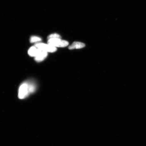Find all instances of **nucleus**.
Returning <instances> with one entry per match:
<instances>
[{"label":"nucleus","mask_w":146,"mask_h":146,"mask_svg":"<svg viewBox=\"0 0 146 146\" xmlns=\"http://www.w3.org/2000/svg\"><path fill=\"white\" fill-rule=\"evenodd\" d=\"M47 43L54 47H64L69 44L68 42L61 39V38H52L49 39Z\"/></svg>","instance_id":"obj_1"},{"label":"nucleus","mask_w":146,"mask_h":146,"mask_svg":"<svg viewBox=\"0 0 146 146\" xmlns=\"http://www.w3.org/2000/svg\"><path fill=\"white\" fill-rule=\"evenodd\" d=\"M30 93H31L30 85L27 83H23L19 87L18 98L20 99H24Z\"/></svg>","instance_id":"obj_2"},{"label":"nucleus","mask_w":146,"mask_h":146,"mask_svg":"<svg viewBox=\"0 0 146 146\" xmlns=\"http://www.w3.org/2000/svg\"><path fill=\"white\" fill-rule=\"evenodd\" d=\"M35 46L40 50L47 52H54L57 50L56 47L52 46L48 43H36Z\"/></svg>","instance_id":"obj_3"},{"label":"nucleus","mask_w":146,"mask_h":146,"mask_svg":"<svg viewBox=\"0 0 146 146\" xmlns=\"http://www.w3.org/2000/svg\"><path fill=\"white\" fill-rule=\"evenodd\" d=\"M41 51V50H40V49L34 46L31 47L29 48L28 51V53L29 56L35 58L38 56Z\"/></svg>","instance_id":"obj_4"},{"label":"nucleus","mask_w":146,"mask_h":146,"mask_svg":"<svg viewBox=\"0 0 146 146\" xmlns=\"http://www.w3.org/2000/svg\"><path fill=\"white\" fill-rule=\"evenodd\" d=\"M85 45L84 43L79 42H74L72 45L69 46V50H74V49H80L84 48Z\"/></svg>","instance_id":"obj_5"},{"label":"nucleus","mask_w":146,"mask_h":146,"mask_svg":"<svg viewBox=\"0 0 146 146\" xmlns=\"http://www.w3.org/2000/svg\"><path fill=\"white\" fill-rule=\"evenodd\" d=\"M47 56V52L41 50L38 56L35 57V61L37 62L42 61L44 60Z\"/></svg>","instance_id":"obj_6"},{"label":"nucleus","mask_w":146,"mask_h":146,"mask_svg":"<svg viewBox=\"0 0 146 146\" xmlns=\"http://www.w3.org/2000/svg\"><path fill=\"white\" fill-rule=\"evenodd\" d=\"M42 40L41 38L39 36H33L31 37L30 41L32 43H38Z\"/></svg>","instance_id":"obj_7"},{"label":"nucleus","mask_w":146,"mask_h":146,"mask_svg":"<svg viewBox=\"0 0 146 146\" xmlns=\"http://www.w3.org/2000/svg\"><path fill=\"white\" fill-rule=\"evenodd\" d=\"M61 36L59 34L56 33L52 34L48 36V39H52V38H61Z\"/></svg>","instance_id":"obj_8"}]
</instances>
